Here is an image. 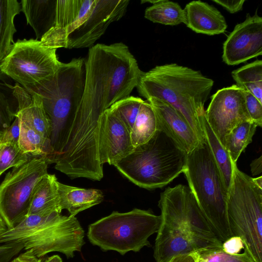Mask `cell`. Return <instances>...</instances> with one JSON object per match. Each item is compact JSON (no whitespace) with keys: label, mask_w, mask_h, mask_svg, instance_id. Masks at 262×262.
<instances>
[{"label":"cell","mask_w":262,"mask_h":262,"mask_svg":"<svg viewBox=\"0 0 262 262\" xmlns=\"http://www.w3.org/2000/svg\"><path fill=\"white\" fill-rule=\"evenodd\" d=\"M161 223L154 256L162 261L202 250L222 248L189 187L178 184L161 193Z\"/></svg>","instance_id":"cell-2"},{"label":"cell","mask_w":262,"mask_h":262,"mask_svg":"<svg viewBox=\"0 0 262 262\" xmlns=\"http://www.w3.org/2000/svg\"><path fill=\"white\" fill-rule=\"evenodd\" d=\"M236 85L252 94L262 103V61L256 60L231 73Z\"/></svg>","instance_id":"cell-26"},{"label":"cell","mask_w":262,"mask_h":262,"mask_svg":"<svg viewBox=\"0 0 262 262\" xmlns=\"http://www.w3.org/2000/svg\"><path fill=\"white\" fill-rule=\"evenodd\" d=\"M48 164L45 157H32L6 175L0 185V214L8 229L27 216L34 188L48 173Z\"/></svg>","instance_id":"cell-11"},{"label":"cell","mask_w":262,"mask_h":262,"mask_svg":"<svg viewBox=\"0 0 262 262\" xmlns=\"http://www.w3.org/2000/svg\"><path fill=\"white\" fill-rule=\"evenodd\" d=\"M129 0H57L54 28L40 40L56 49L91 48L125 14Z\"/></svg>","instance_id":"cell-4"},{"label":"cell","mask_w":262,"mask_h":262,"mask_svg":"<svg viewBox=\"0 0 262 262\" xmlns=\"http://www.w3.org/2000/svg\"><path fill=\"white\" fill-rule=\"evenodd\" d=\"M147 101L155 112L157 129L164 132L187 154L201 142L186 119L170 104L152 97Z\"/></svg>","instance_id":"cell-16"},{"label":"cell","mask_w":262,"mask_h":262,"mask_svg":"<svg viewBox=\"0 0 262 262\" xmlns=\"http://www.w3.org/2000/svg\"><path fill=\"white\" fill-rule=\"evenodd\" d=\"M187 154L162 130L157 129L146 142L134 147L113 165L136 185L162 188L184 173Z\"/></svg>","instance_id":"cell-6"},{"label":"cell","mask_w":262,"mask_h":262,"mask_svg":"<svg viewBox=\"0 0 262 262\" xmlns=\"http://www.w3.org/2000/svg\"><path fill=\"white\" fill-rule=\"evenodd\" d=\"M19 134V120L18 117H15V119L11 125L0 135V143H18Z\"/></svg>","instance_id":"cell-35"},{"label":"cell","mask_w":262,"mask_h":262,"mask_svg":"<svg viewBox=\"0 0 262 262\" xmlns=\"http://www.w3.org/2000/svg\"><path fill=\"white\" fill-rule=\"evenodd\" d=\"M245 247L242 239L237 236H232L223 243L222 249L230 253H238Z\"/></svg>","instance_id":"cell-36"},{"label":"cell","mask_w":262,"mask_h":262,"mask_svg":"<svg viewBox=\"0 0 262 262\" xmlns=\"http://www.w3.org/2000/svg\"><path fill=\"white\" fill-rule=\"evenodd\" d=\"M143 100L129 96L112 105L110 108L120 118L130 132Z\"/></svg>","instance_id":"cell-29"},{"label":"cell","mask_w":262,"mask_h":262,"mask_svg":"<svg viewBox=\"0 0 262 262\" xmlns=\"http://www.w3.org/2000/svg\"><path fill=\"white\" fill-rule=\"evenodd\" d=\"M20 4L27 24L40 40L55 26L57 0H22Z\"/></svg>","instance_id":"cell-19"},{"label":"cell","mask_w":262,"mask_h":262,"mask_svg":"<svg viewBox=\"0 0 262 262\" xmlns=\"http://www.w3.org/2000/svg\"><path fill=\"white\" fill-rule=\"evenodd\" d=\"M85 78L84 59L73 58L61 62L50 78L24 88L40 95L50 124L52 163L61 154L82 96Z\"/></svg>","instance_id":"cell-5"},{"label":"cell","mask_w":262,"mask_h":262,"mask_svg":"<svg viewBox=\"0 0 262 262\" xmlns=\"http://www.w3.org/2000/svg\"><path fill=\"white\" fill-rule=\"evenodd\" d=\"M57 49L43 46L36 39H18L0 63L1 72L23 88L51 77L61 64Z\"/></svg>","instance_id":"cell-12"},{"label":"cell","mask_w":262,"mask_h":262,"mask_svg":"<svg viewBox=\"0 0 262 262\" xmlns=\"http://www.w3.org/2000/svg\"><path fill=\"white\" fill-rule=\"evenodd\" d=\"M214 84L200 71L176 63L157 66L143 72L136 87L148 99L166 102L189 124L200 141L205 138L199 116L205 113L204 104Z\"/></svg>","instance_id":"cell-3"},{"label":"cell","mask_w":262,"mask_h":262,"mask_svg":"<svg viewBox=\"0 0 262 262\" xmlns=\"http://www.w3.org/2000/svg\"><path fill=\"white\" fill-rule=\"evenodd\" d=\"M8 229V227L4 220L3 218L0 214V234H2Z\"/></svg>","instance_id":"cell-42"},{"label":"cell","mask_w":262,"mask_h":262,"mask_svg":"<svg viewBox=\"0 0 262 262\" xmlns=\"http://www.w3.org/2000/svg\"><path fill=\"white\" fill-rule=\"evenodd\" d=\"M262 54V17L247 14L237 24L223 44L222 58L229 66L245 62Z\"/></svg>","instance_id":"cell-14"},{"label":"cell","mask_w":262,"mask_h":262,"mask_svg":"<svg viewBox=\"0 0 262 262\" xmlns=\"http://www.w3.org/2000/svg\"><path fill=\"white\" fill-rule=\"evenodd\" d=\"M82 98L63 149L75 156L99 154L101 117L116 102L130 96L143 72L128 47L123 42L97 43L84 59Z\"/></svg>","instance_id":"cell-1"},{"label":"cell","mask_w":262,"mask_h":262,"mask_svg":"<svg viewBox=\"0 0 262 262\" xmlns=\"http://www.w3.org/2000/svg\"><path fill=\"white\" fill-rule=\"evenodd\" d=\"M84 231L75 216L55 212L48 215H28L15 227L0 234V244L21 243L38 258L51 252H59L67 258L81 251Z\"/></svg>","instance_id":"cell-8"},{"label":"cell","mask_w":262,"mask_h":262,"mask_svg":"<svg viewBox=\"0 0 262 262\" xmlns=\"http://www.w3.org/2000/svg\"><path fill=\"white\" fill-rule=\"evenodd\" d=\"M152 4L145 11L144 17L147 19L164 25L185 24V11L178 3L166 0L143 1Z\"/></svg>","instance_id":"cell-24"},{"label":"cell","mask_w":262,"mask_h":262,"mask_svg":"<svg viewBox=\"0 0 262 262\" xmlns=\"http://www.w3.org/2000/svg\"><path fill=\"white\" fill-rule=\"evenodd\" d=\"M32 157L20 148L18 143H5L0 158V176L9 168L18 167Z\"/></svg>","instance_id":"cell-30"},{"label":"cell","mask_w":262,"mask_h":262,"mask_svg":"<svg viewBox=\"0 0 262 262\" xmlns=\"http://www.w3.org/2000/svg\"><path fill=\"white\" fill-rule=\"evenodd\" d=\"M134 148L129 130L110 108L101 117L99 136L100 163L113 165Z\"/></svg>","instance_id":"cell-15"},{"label":"cell","mask_w":262,"mask_h":262,"mask_svg":"<svg viewBox=\"0 0 262 262\" xmlns=\"http://www.w3.org/2000/svg\"><path fill=\"white\" fill-rule=\"evenodd\" d=\"M257 126L252 121H244L234 127L227 139L226 149L234 164L252 140Z\"/></svg>","instance_id":"cell-28"},{"label":"cell","mask_w":262,"mask_h":262,"mask_svg":"<svg viewBox=\"0 0 262 262\" xmlns=\"http://www.w3.org/2000/svg\"><path fill=\"white\" fill-rule=\"evenodd\" d=\"M227 211L232 236L239 237L256 262H262V188L234 167Z\"/></svg>","instance_id":"cell-9"},{"label":"cell","mask_w":262,"mask_h":262,"mask_svg":"<svg viewBox=\"0 0 262 262\" xmlns=\"http://www.w3.org/2000/svg\"><path fill=\"white\" fill-rule=\"evenodd\" d=\"M246 105L247 112L252 121L257 126H262V103L252 94L245 91Z\"/></svg>","instance_id":"cell-32"},{"label":"cell","mask_w":262,"mask_h":262,"mask_svg":"<svg viewBox=\"0 0 262 262\" xmlns=\"http://www.w3.org/2000/svg\"><path fill=\"white\" fill-rule=\"evenodd\" d=\"M4 146H5V144L0 143V158H1V156L2 154V150L3 149Z\"/></svg>","instance_id":"cell-45"},{"label":"cell","mask_w":262,"mask_h":262,"mask_svg":"<svg viewBox=\"0 0 262 262\" xmlns=\"http://www.w3.org/2000/svg\"><path fill=\"white\" fill-rule=\"evenodd\" d=\"M193 253L195 257V262H202L197 253L196 252H194Z\"/></svg>","instance_id":"cell-44"},{"label":"cell","mask_w":262,"mask_h":262,"mask_svg":"<svg viewBox=\"0 0 262 262\" xmlns=\"http://www.w3.org/2000/svg\"><path fill=\"white\" fill-rule=\"evenodd\" d=\"M213 2L223 7L230 13H235L241 11L243 7L244 0L241 1H221L213 0Z\"/></svg>","instance_id":"cell-37"},{"label":"cell","mask_w":262,"mask_h":262,"mask_svg":"<svg viewBox=\"0 0 262 262\" xmlns=\"http://www.w3.org/2000/svg\"><path fill=\"white\" fill-rule=\"evenodd\" d=\"M205 116L214 134L226 149L228 137L233 128L243 121H251L244 90L236 84L219 90L211 96Z\"/></svg>","instance_id":"cell-13"},{"label":"cell","mask_w":262,"mask_h":262,"mask_svg":"<svg viewBox=\"0 0 262 262\" xmlns=\"http://www.w3.org/2000/svg\"><path fill=\"white\" fill-rule=\"evenodd\" d=\"M187 27L197 33L214 35L224 33L227 25L222 13L214 6L201 1L188 3L184 9Z\"/></svg>","instance_id":"cell-18"},{"label":"cell","mask_w":262,"mask_h":262,"mask_svg":"<svg viewBox=\"0 0 262 262\" xmlns=\"http://www.w3.org/2000/svg\"><path fill=\"white\" fill-rule=\"evenodd\" d=\"M58 182L54 174L47 173L33 190L28 215L61 213L58 206Z\"/></svg>","instance_id":"cell-21"},{"label":"cell","mask_w":262,"mask_h":262,"mask_svg":"<svg viewBox=\"0 0 262 262\" xmlns=\"http://www.w3.org/2000/svg\"><path fill=\"white\" fill-rule=\"evenodd\" d=\"M18 119L20 125L18 145L20 148L33 157H45L49 164H52L53 152L50 140Z\"/></svg>","instance_id":"cell-23"},{"label":"cell","mask_w":262,"mask_h":262,"mask_svg":"<svg viewBox=\"0 0 262 262\" xmlns=\"http://www.w3.org/2000/svg\"><path fill=\"white\" fill-rule=\"evenodd\" d=\"M11 89L12 95L18 102L15 117L50 140V124L41 96L27 91L17 83Z\"/></svg>","instance_id":"cell-17"},{"label":"cell","mask_w":262,"mask_h":262,"mask_svg":"<svg viewBox=\"0 0 262 262\" xmlns=\"http://www.w3.org/2000/svg\"><path fill=\"white\" fill-rule=\"evenodd\" d=\"M24 249L21 243L11 242L0 245V262H10Z\"/></svg>","instance_id":"cell-34"},{"label":"cell","mask_w":262,"mask_h":262,"mask_svg":"<svg viewBox=\"0 0 262 262\" xmlns=\"http://www.w3.org/2000/svg\"><path fill=\"white\" fill-rule=\"evenodd\" d=\"M41 258L37 257L31 250H25L10 262H41Z\"/></svg>","instance_id":"cell-38"},{"label":"cell","mask_w":262,"mask_h":262,"mask_svg":"<svg viewBox=\"0 0 262 262\" xmlns=\"http://www.w3.org/2000/svg\"><path fill=\"white\" fill-rule=\"evenodd\" d=\"M184 173L189 188L219 239L223 243L232 237L227 211L228 190L205 137L187 154Z\"/></svg>","instance_id":"cell-7"},{"label":"cell","mask_w":262,"mask_h":262,"mask_svg":"<svg viewBox=\"0 0 262 262\" xmlns=\"http://www.w3.org/2000/svg\"><path fill=\"white\" fill-rule=\"evenodd\" d=\"M251 171L253 176L261 174L262 171V156L254 160L250 164Z\"/></svg>","instance_id":"cell-40"},{"label":"cell","mask_w":262,"mask_h":262,"mask_svg":"<svg viewBox=\"0 0 262 262\" xmlns=\"http://www.w3.org/2000/svg\"><path fill=\"white\" fill-rule=\"evenodd\" d=\"M202 262H256L244 248L242 253H230L223 249L202 250L195 252Z\"/></svg>","instance_id":"cell-31"},{"label":"cell","mask_w":262,"mask_h":262,"mask_svg":"<svg viewBox=\"0 0 262 262\" xmlns=\"http://www.w3.org/2000/svg\"><path fill=\"white\" fill-rule=\"evenodd\" d=\"M15 117L6 95L0 90V135L9 127Z\"/></svg>","instance_id":"cell-33"},{"label":"cell","mask_w":262,"mask_h":262,"mask_svg":"<svg viewBox=\"0 0 262 262\" xmlns=\"http://www.w3.org/2000/svg\"><path fill=\"white\" fill-rule=\"evenodd\" d=\"M253 180L257 185L262 188V177L261 176L258 178H253Z\"/></svg>","instance_id":"cell-43"},{"label":"cell","mask_w":262,"mask_h":262,"mask_svg":"<svg viewBox=\"0 0 262 262\" xmlns=\"http://www.w3.org/2000/svg\"><path fill=\"white\" fill-rule=\"evenodd\" d=\"M161 216L135 208L125 213L113 212L89 226L88 237L102 250H113L124 255L150 246L148 238L158 231Z\"/></svg>","instance_id":"cell-10"},{"label":"cell","mask_w":262,"mask_h":262,"mask_svg":"<svg viewBox=\"0 0 262 262\" xmlns=\"http://www.w3.org/2000/svg\"><path fill=\"white\" fill-rule=\"evenodd\" d=\"M157 129L155 112L147 101H143L130 130V138L134 147L147 142Z\"/></svg>","instance_id":"cell-27"},{"label":"cell","mask_w":262,"mask_h":262,"mask_svg":"<svg viewBox=\"0 0 262 262\" xmlns=\"http://www.w3.org/2000/svg\"><path fill=\"white\" fill-rule=\"evenodd\" d=\"M21 12L20 2L17 0H0V63L11 51L16 32L14 19Z\"/></svg>","instance_id":"cell-22"},{"label":"cell","mask_w":262,"mask_h":262,"mask_svg":"<svg viewBox=\"0 0 262 262\" xmlns=\"http://www.w3.org/2000/svg\"><path fill=\"white\" fill-rule=\"evenodd\" d=\"M166 262H195L193 253L174 256Z\"/></svg>","instance_id":"cell-39"},{"label":"cell","mask_w":262,"mask_h":262,"mask_svg":"<svg viewBox=\"0 0 262 262\" xmlns=\"http://www.w3.org/2000/svg\"><path fill=\"white\" fill-rule=\"evenodd\" d=\"M41 262H62V260L59 255H54L47 257L44 261L41 260Z\"/></svg>","instance_id":"cell-41"},{"label":"cell","mask_w":262,"mask_h":262,"mask_svg":"<svg viewBox=\"0 0 262 262\" xmlns=\"http://www.w3.org/2000/svg\"><path fill=\"white\" fill-rule=\"evenodd\" d=\"M58 206L61 211L67 209L69 216L100 204L103 200L102 191L96 189H85L58 182Z\"/></svg>","instance_id":"cell-20"},{"label":"cell","mask_w":262,"mask_h":262,"mask_svg":"<svg viewBox=\"0 0 262 262\" xmlns=\"http://www.w3.org/2000/svg\"><path fill=\"white\" fill-rule=\"evenodd\" d=\"M199 120L205 137L222 173L226 186L229 190L232 182L234 167L236 164L233 163L228 151L211 129L206 120L205 113L200 116Z\"/></svg>","instance_id":"cell-25"}]
</instances>
